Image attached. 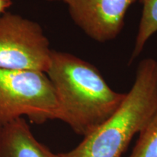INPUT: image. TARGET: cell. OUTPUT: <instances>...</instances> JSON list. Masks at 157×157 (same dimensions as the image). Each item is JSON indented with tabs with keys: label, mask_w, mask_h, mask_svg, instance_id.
Wrapping results in <instances>:
<instances>
[{
	"label": "cell",
	"mask_w": 157,
	"mask_h": 157,
	"mask_svg": "<svg viewBox=\"0 0 157 157\" xmlns=\"http://www.w3.org/2000/svg\"><path fill=\"white\" fill-rule=\"evenodd\" d=\"M129 157H157V110L139 133Z\"/></svg>",
	"instance_id": "obj_8"
},
{
	"label": "cell",
	"mask_w": 157,
	"mask_h": 157,
	"mask_svg": "<svg viewBox=\"0 0 157 157\" xmlns=\"http://www.w3.org/2000/svg\"><path fill=\"white\" fill-rule=\"evenodd\" d=\"M137 0H68L72 20L93 40L106 42L117 38L128 9Z\"/></svg>",
	"instance_id": "obj_5"
},
{
	"label": "cell",
	"mask_w": 157,
	"mask_h": 157,
	"mask_svg": "<svg viewBox=\"0 0 157 157\" xmlns=\"http://www.w3.org/2000/svg\"><path fill=\"white\" fill-rule=\"evenodd\" d=\"M3 140L4 157H60L36 140L23 118L4 125Z\"/></svg>",
	"instance_id": "obj_6"
},
{
	"label": "cell",
	"mask_w": 157,
	"mask_h": 157,
	"mask_svg": "<svg viewBox=\"0 0 157 157\" xmlns=\"http://www.w3.org/2000/svg\"><path fill=\"white\" fill-rule=\"evenodd\" d=\"M139 1L143 5V11L131 61L138 57L148 39L157 32V0Z\"/></svg>",
	"instance_id": "obj_7"
},
{
	"label": "cell",
	"mask_w": 157,
	"mask_h": 157,
	"mask_svg": "<svg viewBox=\"0 0 157 157\" xmlns=\"http://www.w3.org/2000/svg\"><path fill=\"white\" fill-rule=\"evenodd\" d=\"M13 5V0H0V15L6 13L7 9Z\"/></svg>",
	"instance_id": "obj_9"
},
{
	"label": "cell",
	"mask_w": 157,
	"mask_h": 157,
	"mask_svg": "<svg viewBox=\"0 0 157 157\" xmlns=\"http://www.w3.org/2000/svg\"><path fill=\"white\" fill-rule=\"evenodd\" d=\"M46 74L58 100V119L83 136L106 121L126 95L111 89L95 66L68 52L52 50Z\"/></svg>",
	"instance_id": "obj_1"
},
{
	"label": "cell",
	"mask_w": 157,
	"mask_h": 157,
	"mask_svg": "<svg viewBox=\"0 0 157 157\" xmlns=\"http://www.w3.org/2000/svg\"><path fill=\"white\" fill-rule=\"evenodd\" d=\"M52 50L40 25L21 15H0V68L46 73Z\"/></svg>",
	"instance_id": "obj_4"
},
{
	"label": "cell",
	"mask_w": 157,
	"mask_h": 157,
	"mask_svg": "<svg viewBox=\"0 0 157 157\" xmlns=\"http://www.w3.org/2000/svg\"><path fill=\"white\" fill-rule=\"evenodd\" d=\"M3 129H4V125L0 124V157H4Z\"/></svg>",
	"instance_id": "obj_10"
},
{
	"label": "cell",
	"mask_w": 157,
	"mask_h": 157,
	"mask_svg": "<svg viewBox=\"0 0 157 157\" xmlns=\"http://www.w3.org/2000/svg\"><path fill=\"white\" fill-rule=\"evenodd\" d=\"M55 90L46 73L0 68V124L26 116L34 122L58 119Z\"/></svg>",
	"instance_id": "obj_3"
},
{
	"label": "cell",
	"mask_w": 157,
	"mask_h": 157,
	"mask_svg": "<svg viewBox=\"0 0 157 157\" xmlns=\"http://www.w3.org/2000/svg\"><path fill=\"white\" fill-rule=\"evenodd\" d=\"M156 110L157 60L148 58L139 63L134 83L117 111L60 157H121Z\"/></svg>",
	"instance_id": "obj_2"
},
{
	"label": "cell",
	"mask_w": 157,
	"mask_h": 157,
	"mask_svg": "<svg viewBox=\"0 0 157 157\" xmlns=\"http://www.w3.org/2000/svg\"><path fill=\"white\" fill-rule=\"evenodd\" d=\"M47 1H50V2H52V1H53V2H56V1H60V2H63L66 3V2H67L68 0H47Z\"/></svg>",
	"instance_id": "obj_11"
}]
</instances>
